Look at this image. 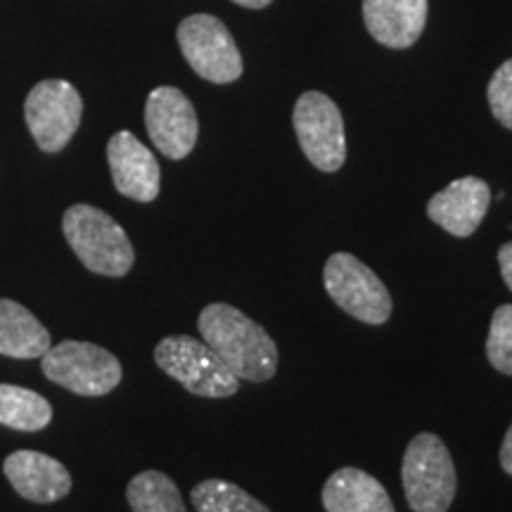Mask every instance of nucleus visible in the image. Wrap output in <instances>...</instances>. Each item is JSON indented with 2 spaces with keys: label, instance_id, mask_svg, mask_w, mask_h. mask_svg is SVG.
<instances>
[{
  "label": "nucleus",
  "instance_id": "obj_15",
  "mask_svg": "<svg viewBox=\"0 0 512 512\" xmlns=\"http://www.w3.org/2000/svg\"><path fill=\"white\" fill-rule=\"evenodd\" d=\"M323 508L328 512H396L384 486L358 467H342L328 477Z\"/></svg>",
  "mask_w": 512,
  "mask_h": 512
},
{
  "label": "nucleus",
  "instance_id": "obj_16",
  "mask_svg": "<svg viewBox=\"0 0 512 512\" xmlns=\"http://www.w3.org/2000/svg\"><path fill=\"white\" fill-rule=\"evenodd\" d=\"M50 347V332L27 306L0 299V356L41 358Z\"/></svg>",
  "mask_w": 512,
  "mask_h": 512
},
{
  "label": "nucleus",
  "instance_id": "obj_7",
  "mask_svg": "<svg viewBox=\"0 0 512 512\" xmlns=\"http://www.w3.org/2000/svg\"><path fill=\"white\" fill-rule=\"evenodd\" d=\"M83 100L64 79L36 83L24 102V119L34 143L48 155L64 150L81 126Z\"/></svg>",
  "mask_w": 512,
  "mask_h": 512
},
{
  "label": "nucleus",
  "instance_id": "obj_21",
  "mask_svg": "<svg viewBox=\"0 0 512 512\" xmlns=\"http://www.w3.org/2000/svg\"><path fill=\"white\" fill-rule=\"evenodd\" d=\"M486 98H489L491 114L498 119V124L512 131V57L491 76Z\"/></svg>",
  "mask_w": 512,
  "mask_h": 512
},
{
  "label": "nucleus",
  "instance_id": "obj_11",
  "mask_svg": "<svg viewBox=\"0 0 512 512\" xmlns=\"http://www.w3.org/2000/svg\"><path fill=\"white\" fill-rule=\"evenodd\" d=\"M107 162H110L112 181L119 195L143 204L157 200L162 169H159L157 157L131 131H119L110 138Z\"/></svg>",
  "mask_w": 512,
  "mask_h": 512
},
{
  "label": "nucleus",
  "instance_id": "obj_17",
  "mask_svg": "<svg viewBox=\"0 0 512 512\" xmlns=\"http://www.w3.org/2000/svg\"><path fill=\"white\" fill-rule=\"evenodd\" d=\"M53 420V406L46 396L17 384H0V425L19 432L46 430Z\"/></svg>",
  "mask_w": 512,
  "mask_h": 512
},
{
  "label": "nucleus",
  "instance_id": "obj_13",
  "mask_svg": "<svg viewBox=\"0 0 512 512\" xmlns=\"http://www.w3.org/2000/svg\"><path fill=\"white\" fill-rule=\"evenodd\" d=\"M3 472L12 489L31 503H55L72 491V475L67 467L41 451L10 453Z\"/></svg>",
  "mask_w": 512,
  "mask_h": 512
},
{
  "label": "nucleus",
  "instance_id": "obj_3",
  "mask_svg": "<svg viewBox=\"0 0 512 512\" xmlns=\"http://www.w3.org/2000/svg\"><path fill=\"white\" fill-rule=\"evenodd\" d=\"M403 494L413 512H448L458 491L451 451L437 434L422 432L408 444L401 463Z\"/></svg>",
  "mask_w": 512,
  "mask_h": 512
},
{
  "label": "nucleus",
  "instance_id": "obj_2",
  "mask_svg": "<svg viewBox=\"0 0 512 512\" xmlns=\"http://www.w3.org/2000/svg\"><path fill=\"white\" fill-rule=\"evenodd\" d=\"M64 238L91 273L107 278H124L136 264L126 230L110 214L91 204H74L64 211Z\"/></svg>",
  "mask_w": 512,
  "mask_h": 512
},
{
  "label": "nucleus",
  "instance_id": "obj_20",
  "mask_svg": "<svg viewBox=\"0 0 512 512\" xmlns=\"http://www.w3.org/2000/svg\"><path fill=\"white\" fill-rule=\"evenodd\" d=\"M486 358L498 373L512 377V304H503L494 311L486 339Z\"/></svg>",
  "mask_w": 512,
  "mask_h": 512
},
{
  "label": "nucleus",
  "instance_id": "obj_19",
  "mask_svg": "<svg viewBox=\"0 0 512 512\" xmlns=\"http://www.w3.org/2000/svg\"><path fill=\"white\" fill-rule=\"evenodd\" d=\"M190 498L197 512H271L252 494L226 479H204L192 489Z\"/></svg>",
  "mask_w": 512,
  "mask_h": 512
},
{
  "label": "nucleus",
  "instance_id": "obj_4",
  "mask_svg": "<svg viewBox=\"0 0 512 512\" xmlns=\"http://www.w3.org/2000/svg\"><path fill=\"white\" fill-rule=\"evenodd\" d=\"M155 361L166 375L204 399H226L238 394L240 377L216 356L204 339L188 335L164 337L155 347Z\"/></svg>",
  "mask_w": 512,
  "mask_h": 512
},
{
  "label": "nucleus",
  "instance_id": "obj_12",
  "mask_svg": "<svg viewBox=\"0 0 512 512\" xmlns=\"http://www.w3.org/2000/svg\"><path fill=\"white\" fill-rule=\"evenodd\" d=\"M491 204L489 183L477 176H465L446 185L427 202V216L456 238H470L482 226Z\"/></svg>",
  "mask_w": 512,
  "mask_h": 512
},
{
  "label": "nucleus",
  "instance_id": "obj_1",
  "mask_svg": "<svg viewBox=\"0 0 512 512\" xmlns=\"http://www.w3.org/2000/svg\"><path fill=\"white\" fill-rule=\"evenodd\" d=\"M197 330L240 380L268 382L278 370V347L271 335L235 306H204Z\"/></svg>",
  "mask_w": 512,
  "mask_h": 512
},
{
  "label": "nucleus",
  "instance_id": "obj_22",
  "mask_svg": "<svg viewBox=\"0 0 512 512\" xmlns=\"http://www.w3.org/2000/svg\"><path fill=\"white\" fill-rule=\"evenodd\" d=\"M498 266H501L505 285H508L512 292V242H505V245L498 249Z\"/></svg>",
  "mask_w": 512,
  "mask_h": 512
},
{
  "label": "nucleus",
  "instance_id": "obj_18",
  "mask_svg": "<svg viewBox=\"0 0 512 512\" xmlns=\"http://www.w3.org/2000/svg\"><path fill=\"white\" fill-rule=\"evenodd\" d=\"M126 498L133 512H188L174 479L157 470H145L133 477Z\"/></svg>",
  "mask_w": 512,
  "mask_h": 512
},
{
  "label": "nucleus",
  "instance_id": "obj_14",
  "mask_svg": "<svg viewBox=\"0 0 512 512\" xmlns=\"http://www.w3.org/2000/svg\"><path fill=\"white\" fill-rule=\"evenodd\" d=\"M363 22L384 48H411L427 22V0H363Z\"/></svg>",
  "mask_w": 512,
  "mask_h": 512
},
{
  "label": "nucleus",
  "instance_id": "obj_24",
  "mask_svg": "<svg viewBox=\"0 0 512 512\" xmlns=\"http://www.w3.org/2000/svg\"><path fill=\"white\" fill-rule=\"evenodd\" d=\"M235 5H242V8H252V10H261L266 5H271L273 0H233Z\"/></svg>",
  "mask_w": 512,
  "mask_h": 512
},
{
  "label": "nucleus",
  "instance_id": "obj_23",
  "mask_svg": "<svg viewBox=\"0 0 512 512\" xmlns=\"http://www.w3.org/2000/svg\"><path fill=\"white\" fill-rule=\"evenodd\" d=\"M501 467L508 475H512V425L510 430L505 432L503 444H501Z\"/></svg>",
  "mask_w": 512,
  "mask_h": 512
},
{
  "label": "nucleus",
  "instance_id": "obj_6",
  "mask_svg": "<svg viewBox=\"0 0 512 512\" xmlns=\"http://www.w3.org/2000/svg\"><path fill=\"white\" fill-rule=\"evenodd\" d=\"M323 283L332 302L361 323L384 325L392 316V294L373 268H368L354 254H332L325 261Z\"/></svg>",
  "mask_w": 512,
  "mask_h": 512
},
{
  "label": "nucleus",
  "instance_id": "obj_9",
  "mask_svg": "<svg viewBox=\"0 0 512 512\" xmlns=\"http://www.w3.org/2000/svg\"><path fill=\"white\" fill-rule=\"evenodd\" d=\"M178 46L192 72L211 83H233L242 76V55L226 24L214 15H190L176 31Z\"/></svg>",
  "mask_w": 512,
  "mask_h": 512
},
{
  "label": "nucleus",
  "instance_id": "obj_5",
  "mask_svg": "<svg viewBox=\"0 0 512 512\" xmlns=\"http://www.w3.org/2000/svg\"><path fill=\"white\" fill-rule=\"evenodd\" d=\"M43 375L79 396H105L121 382L119 358L105 347L67 339L41 356Z\"/></svg>",
  "mask_w": 512,
  "mask_h": 512
},
{
  "label": "nucleus",
  "instance_id": "obj_8",
  "mask_svg": "<svg viewBox=\"0 0 512 512\" xmlns=\"http://www.w3.org/2000/svg\"><path fill=\"white\" fill-rule=\"evenodd\" d=\"M292 124L299 147L318 171L335 174L342 169L347 159V136L335 100L318 91L304 93L294 105Z\"/></svg>",
  "mask_w": 512,
  "mask_h": 512
},
{
  "label": "nucleus",
  "instance_id": "obj_10",
  "mask_svg": "<svg viewBox=\"0 0 512 512\" xmlns=\"http://www.w3.org/2000/svg\"><path fill=\"white\" fill-rule=\"evenodd\" d=\"M147 136L164 157L185 159L200 136L197 112L188 95L174 86H159L145 102Z\"/></svg>",
  "mask_w": 512,
  "mask_h": 512
}]
</instances>
